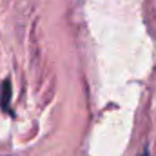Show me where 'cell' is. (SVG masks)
Instances as JSON below:
<instances>
[{
  "label": "cell",
  "instance_id": "6da1fadb",
  "mask_svg": "<svg viewBox=\"0 0 156 156\" xmlns=\"http://www.w3.org/2000/svg\"><path fill=\"white\" fill-rule=\"evenodd\" d=\"M11 93H13V87H11V80L7 78L2 82V87H0V105L9 115H11Z\"/></svg>",
  "mask_w": 156,
  "mask_h": 156
}]
</instances>
